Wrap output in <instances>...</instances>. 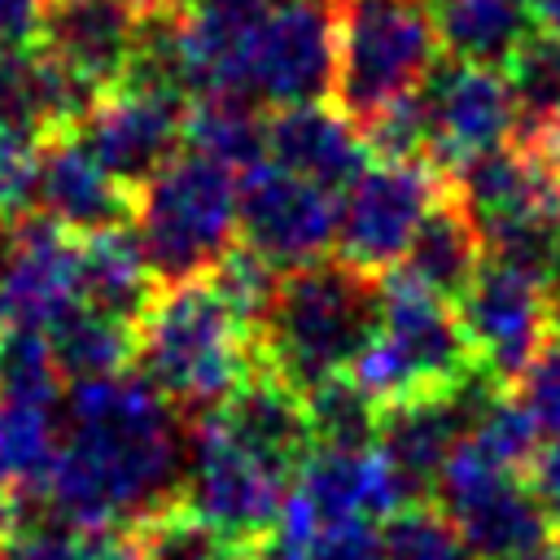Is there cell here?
Listing matches in <instances>:
<instances>
[{
	"mask_svg": "<svg viewBox=\"0 0 560 560\" xmlns=\"http://www.w3.org/2000/svg\"><path fill=\"white\" fill-rule=\"evenodd\" d=\"M267 153L276 166L324 184V188H350L368 171V136L363 127L337 105L311 101L289 105L267 118Z\"/></svg>",
	"mask_w": 560,
	"mask_h": 560,
	"instance_id": "cell-18",
	"label": "cell"
},
{
	"mask_svg": "<svg viewBox=\"0 0 560 560\" xmlns=\"http://www.w3.org/2000/svg\"><path fill=\"white\" fill-rule=\"evenodd\" d=\"M48 341H52L61 376H70V381L127 372V363L136 359V324L114 319V315H105V311H96L88 302L66 311L48 328Z\"/></svg>",
	"mask_w": 560,
	"mask_h": 560,
	"instance_id": "cell-25",
	"label": "cell"
},
{
	"mask_svg": "<svg viewBox=\"0 0 560 560\" xmlns=\"http://www.w3.org/2000/svg\"><path fill=\"white\" fill-rule=\"evenodd\" d=\"M83 560H140V551L122 534H83Z\"/></svg>",
	"mask_w": 560,
	"mask_h": 560,
	"instance_id": "cell-40",
	"label": "cell"
},
{
	"mask_svg": "<svg viewBox=\"0 0 560 560\" xmlns=\"http://www.w3.org/2000/svg\"><path fill=\"white\" fill-rule=\"evenodd\" d=\"M79 276H83V302L127 324H136L158 293L153 289L158 276L127 228L79 236Z\"/></svg>",
	"mask_w": 560,
	"mask_h": 560,
	"instance_id": "cell-23",
	"label": "cell"
},
{
	"mask_svg": "<svg viewBox=\"0 0 560 560\" xmlns=\"http://www.w3.org/2000/svg\"><path fill=\"white\" fill-rule=\"evenodd\" d=\"M438 508L464 534L472 560H521L551 542V516L529 486V472H516L464 438L433 481Z\"/></svg>",
	"mask_w": 560,
	"mask_h": 560,
	"instance_id": "cell-8",
	"label": "cell"
},
{
	"mask_svg": "<svg viewBox=\"0 0 560 560\" xmlns=\"http://www.w3.org/2000/svg\"><path fill=\"white\" fill-rule=\"evenodd\" d=\"M451 57L508 66L534 35V0H429Z\"/></svg>",
	"mask_w": 560,
	"mask_h": 560,
	"instance_id": "cell-24",
	"label": "cell"
},
{
	"mask_svg": "<svg viewBox=\"0 0 560 560\" xmlns=\"http://www.w3.org/2000/svg\"><path fill=\"white\" fill-rule=\"evenodd\" d=\"M455 306L472 341L477 368L490 372L499 385L516 381L525 363L542 350V341L556 332L551 280L490 254Z\"/></svg>",
	"mask_w": 560,
	"mask_h": 560,
	"instance_id": "cell-11",
	"label": "cell"
},
{
	"mask_svg": "<svg viewBox=\"0 0 560 560\" xmlns=\"http://www.w3.org/2000/svg\"><path fill=\"white\" fill-rule=\"evenodd\" d=\"M4 280H9V319L18 328L48 332L66 311L83 302L79 236L44 219L39 210H22L4 232Z\"/></svg>",
	"mask_w": 560,
	"mask_h": 560,
	"instance_id": "cell-17",
	"label": "cell"
},
{
	"mask_svg": "<svg viewBox=\"0 0 560 560\" xmlns=\"http://www.w3.org/2000/svg\"><path fill=\"white\" fill-rule=\"evenodd\" d=\"M136 241L162 284L214 271L241 232V175L206 153H175L136 188Z\"/></svg>",
	"mask_w": 560,
	"mask_h": 560,
	"instance_id": "cell-5",
	"label": "cell"
},
{
	"mask_svg": "<svg viewBox=\"0 0 560 560\" xmlns=\"http://www.w3.org/2000/svg\"><path fill=\"white\" fill-rule=\"evenodd\" d=\"M184 468L179 411L140 372L70 381L61 459L39 512L74 534H122L179 499Z\"/></svg>",
	"mask_w": 560,
	"mask_h": 560,
	"instance_id": "cell-1",
	"label": "cell"
},
{
	"mask_svg": "<svg viewBox=\"0 0 560 560\" xmlns=\"http://www.w3.org/2000/svg\"><path fill=\"white\" fill-rule=\"evenodd\" d=\"M293 481H298L293 472L262 459L245 442H236L219 416L192 420L179 499L206 521H214L219 529L245 542L267 538L293 494Z\"/></svg>",
	"mask_w": 560,
	"mask_h": 560,
	"instance_id": "cell-9",
	"label": "cell"
},
{
	"mask_svg": "<svg viewBox=\"0 0 560 560\" xmlns=\"http://www.w3.org/2000/svg\"><path fill=\"white\" fill-rule=\"evenodd\" d=\"M516 140L538 158V166H542V171L551 175V184L560 188V114H551V118L525 127Z\"/></svg>",
	"mask_w": 560,
	"mask_h": 560,
	"instance_id": "cell-39",
	"label": "cell"
},
{
	"mask_svg": "<svg viewBox=\"0 0 560 560\" xmlns=\"http://www.w3.org/2000/svg\"><path fill=\"white\" fill-rule=\"evenodd\" d=\"M223 429L245 442L249 451H258L262 459L280 464L284 472H302V464L319 451L315 442V420L306 407V394L298 385H289L280 372L258 368L219 411Z\"/></svg>",
	"mask_w": 560,
	"mask_h": 560,
	"instance_id": "cell-20",
	"label": "cell"
},
{
	"mask_svg": "<svg viewBox=\"0 0 560 560\" xmlns=\"http://www.w3.org/2000/svg\"><path fill=\"white\" fill-rule=\"evenodd\" d=\"M341 206L332 188L311 184L276 162H262L241 175V236L271 267L293 271L328 258L337 245Z\"/></svg>",
	"mask_w": 560,
	"mask_h": 560,
	"instance_id": "cell-13",
	"label": "cell"
},
{
	"mask_svg": "<svg viewBox=\"0 0 560 560\" xmlns=\"http://www.w3.org/2000/svg\"><path fill=\"white\" fill-rule=\"evenodd\" d=\"M0 394L61 402V368L48 332L39 328H4L0 332Z\"/></svg>",
	"mask_w": 560,
	"mask_h": 560,
	"instance_id": "cell-30",
	"label": "cell"
},
{
	"mask_svg": "<svg viewBox=\"0 0 560 560\" xmlns=\"http://www.w3.org/2000/svg\"><path fill=\"white\" fill-rule=\"evenodd\" d=\"M127 538L140 551V560H249L254 547L192 512L184 499L144 516L136 529H127Z\"/></svg>",
	"mask_w": 560,
	"mask_h": 560,
	"instance_id": "cell-27",
	"label": "cell"
},
{
	"mask_svg": "<svg viewBox=\"0 0 560 560\" xmlns=\"http://www.w3.org/2000/svg\"><path fill=\"white\" fill-rule=\"evenodd\" d=\"M442 31L429 0H337V105L363 127L438 70Z\"/></svg>",
	"mask_w": 560,
	"mask_h": 560,
	"instance_id": "cell-6",
	"label": "cell"
},
{
	"mask_svg": "<svg viewBox=\"0 0 560 560\" xmlns=\"http://www.w3.org/2000/svg\"><path fill=\"white\" fill-rule=\"evenodd\" d=\"M9 280H4V236H0V332L9 328Z\"/></svg>",
	"mask_w": 560,
	"mask_h": 560,
	"instance_id": "cell-43",
	"label": "cell"
},
{
	"mask_svg": "<svg viewBox=\"0 0 560 560\" xmlns=\"http://www.w3.org/2000/svg\"><path fill=\"white\" fill-rule=\"evenodd\" d=\"M512 96H516V114H521V131L560 114V44L547 35H529L512 61L503 66Z\"/></svg>",
	"mask_w": 560,
	"mask_h": 560,
	"instance_id": "cell-31",
	"label": "cell"
},
{
	"mask_svg": "<svg viewBox=\"0 0 560 560\" xmlns=\"http://www.w3.org/2000/svg\"><path fill=\"white\" fill-rule=\"evenodd\" d=\"M0 560H83V534L57 525L52 516H44L35 525L18 521Z\"/></svg>",
	"mask_w": 560,
	"mask_h": 560,
	"instance_id": "cell-35",
	"label": "cell"
},
{
	"mask_svg": "<svg viewBox=\"0 0 560 560\" xmlns=\"http://www.w3.org/2000/svg\"><path fill=\"white\" fill-rule=\"evenodd\" d=\"M31 175H35V144L0 127V210L31 206Z\"/></svg>",
	"mask_w": 560,
	"mask_h": 560,
	"instance_id": "cell-36",
	"label": "cell"
},
{
	"mask_svg": "<svg viewBox=\"0 0 560 560\" xmlns=\"http://www.w3.org/2000/svg\"><path fill=\"white\" fill-rule=\"evenodd\" d=\"M184 118H188L184 92L127 79L114 92H105L79 118L74 131L109 175H118L127 188H140L175 158V144L184 140Z\"/></svg>",
	"mask_w": 560,
	"mask_h": 560,
	"instance_id": "cell-14",
	"label": "cell"
},
{
	"mask_svg": "<svg viewBox=\"0 0 560 560\" xmlns=\"http://www.w3.org/2000/svg\"><path fill=\"white\" fill-rule=\"evenodd\" d=\"M48 0H0V52H31L44 35Z\"/></svg>",
	"mask_w": 560,
	"mask_h": 560,
	"instance_id": "cell-37",
	"label": "cell"
},
{
	"mask_svg": "<svg viewBox=\"0 0 560 560\" xmlns=\"http://www.w3.org/2000/svg\"><path fill=\"white\" fill-rule=\"evenodd\" d=\"M136 372L188 420L214 416L258 368L262 332L210 276L162 284L136 319Z\"/></svg>",
	"mask_w": 560,
	"mask_h": 560,
	"instance_id": "cell-2",
	"label": "cell"
},
{
	"mask_svg": "<svg viewBox=\"0 0 560 560\" xmlns=\"http://www.w3.org/2000/svg\"><path fill=\"white\" fill-rule=\"evenodd\" d=\"M477 368L459 306L420 280L389 271L381 276V324L350 368V381L385 411L411 398L446 394Z\"/></svg>",
	"mask_w": 560,
	"mask_h": 560,
	"instance_id": "cell-4",
	"label": "cell"
},
{
	"mask_svg": "<svg viewBox=\"0 0 560 560\" xmlns=\"http://www.w3.org/2000/svg\"><path fill=\"white\" fill-rule=\"evenodd\" d=\"M420 101L429 122V162L451 175L477 153L499 149L521 122L503 66H481L464 57L438 61V70L420 88Z\"/></svg>",
	"mask_w": 560,
	"mask_h": 560,
	"instance_id": "cell-12",
	"label": "cell"
},
{
	"mask_svg": "<svg viewBox=\"0 0 560 560\" xmlns=\"http://www.w3.org/2000/svg\"><path fill=\"white\" fill-rule=\"evenodd\" d=\"M381 324V280L341 258H319L280 276L262 319V359L302 394L346 376Z\"/></svg>",
	"mask_w": 560,
	"mask_h": 560,
	"instance_id": "cell-3",
	"label": "cell"
},
{
	"mask_svg": "<svg viewBox=\"0 0 560 560\" xmlns=\"http://www.w3.org/2000/svg\"><path fill=\"white\" fill-rule=\"evenodd\" d=\"M31 206L74 236H96L136 219V188L109 175L74 127L35 140Z\"/></svg>",
	"mask_w": 560,
	"mask_h": 560,
	"instance_id": "cell-16",
	"label": "cell"
},
{
	"mask_svg": "<svg viewBox=\"0 0 560 560\" xmlns=\"http://www.w3.org/2000/svg\"><path fill=\"white\" fill-rule=\"evenodd\" d=\"M13 529H18V503L9 494H0V556H4V547L13 538Z\"/></svg>",
	"mask_w": 560,
	"mask_h": 560,
	"instance_id": "cell-42",
	"label": "cell"
},
{
	"mask_svg": "<svg viewBox=\"0 0 560 560\" xmlns=\"http://www.w3.org/2000/svg\"><path fill=\"white\" fill-rule=\"evenodd\" d=\"M481 262H486V241H481L477 223L468 219V210L459 206V197L451 188L433 206V214L420 223L407 258L394 271L420 280L424 289H433V293H442L451 302H459L464 289L472 284V276L481 271Z\"/></svg>",
	"mask_w": 560,
	"mask_h": 560,
	"instance_id": "cell-21",
	"label": "cell"
},
{
	"mask_svg": "<svg viewBox=\"0 0 560 560\" xmlns=\"http://www.w3.org/2000/svg\"><path fill=\"white\" fill-rule=\"evenodd\" d=\"M512 398L525 407V416L538 424L542 438L560 442V328L542 341V350L512 381Z\"/></svg>",
	"mask_w": 560,
	"mask_h": 560,
	"instance_id": "cell-33",
	"label": "cell"
},
{
	"mask_svg": "<svg viewBox=\"0 0 560 560\" xmlns=\"http://www.w3.org/2000/svg\"><path fill=\"white\" fill-rule=\"evenodd\" d=\"M61 459V411L57 402L0 394V494L13 503L44 499Z\"/></svg>",
	"mask_w": 560,
	"mask_h": 560,
	"instance_id": "cell-22",
	"label": "cell"
},
{
	"mask_svg": "<svg viewBox=\"0 0 560 560\" xmlns=\"http://www.w3.org/2000/svg\"><path fill=\"white\" fill-rule=\"evenodd\" d=\"M551 306H556V328H560V249H556V267H551Z\"/></svg>",
	"mask_w": 560,
	"mask_h": 560,
	"instance_id": "cell-44",
	"label": "cell"
},
{
	"mask_svg": "<svg viewBox=\"0 0 560 560\" xmlns=\"http://www.w3.org/2000/svg\"><path fill=\"white\" fill-rule=\"evenodd\" d=\"M306 407L315 420V442L328 451H363L376 446L381 433V407L346 376H332L315 389H306Z\"/></svg>",
	"mask_w": 560,
	"mask_h": 560,
	"instance_id": "cell-28",
	"label": "cell"
},
{
	"mask_svg": "<svg viewBox=\"0 0 560 560\" xmlns=\"http://www.w3.org/2000/svg\"><path fill=\"white\" fill-rule=\"evenodd\" d=\"M521 560H560V542H547V547H538V551H529Z\"/></svg>",
	"mask_w": 560,
	"mask_h": 560,
	"instance_id": "cell-45",
	"label": "cell"
},
{
	"mask_svg": "<svg viewBox=\"0 0 560 560\" xmlns=\"http://www.w3.org/2000/svg\"><path fill=\"white\" fill-rule=\"evenodd\" d=\"M153 4L166 0H48L39 52L105 96L131 79Z\"/></svg>",
	"mask_w": 560,
	"mask_h": 560,
	"instance_id": "cell-15",
	"label": "cell"
},
{
	"mask_svg": "<svg viewBox=\"0 0 560 560\" xmlns=\"http://www.w3.org/2000/svg\"><path fill=\"white\" fill-rule=\"evenodd\" d=\"M184 140L192 153H206L236 175L262 166L267 153V118H258V105L236 96H197L188 101Z\"/></svg>",
	"mask_w": 560,
	"mask_h": 560,
	"instance_id": "cell-26",
	"label": "cell"
},
{
	"mask_svg": "<svg viewBox=\"0 0 560 560\" xmlns=\"http://www.w3.org/2000/svg\"><path fill=\"white\" fill-rule=\"evenodd\" d=\"M446 192L451 188L433 162H398V158L368 162V171L346 188L341 201L337 258L372 280L389 276L407 258L420 223L433 214V206Z\"/></svg>",
	"mask_w": 560,
	"mask_h": 560,
	"instance_id": "cell-10",
	"label": "cell"
},
{
	"mask_svg": "<svg viewBox=\"0 0 560 560\" xmlns=\"http://www.w3.org/2000/svg\"><path fill=\"white\" fill-rule=\"evenodd\" d=\"M328 92H337V0H276L245 39L223 96L289 109Z\"/></svg>",
	"mask_w": 560,
	"mask_h": 560,
	"instance_id": "cell-7",
	"label": "cell"
},
{
	"mask_svg": "<svg viewBox=\"0 0 560 560\" xmlns=\"http://www.w3.org/2000/svg\"><path fill=\"white\" fill-rule=\"evenodd\" d=\"M534 31L560 44V0H534Z\"/></svg>",
	"mask_w": 560,
	"mask_h": 560,
	"instance_id": "cell-41",
	"label": "cell"
},
{
	"mask_svg": "<svg viewBox=\"0 0 560 560\" xmlns=\"http://www.w3.org/2000/svg\"><path fill=\"white\" fill-rule=\"evenodd\" d=\"M529 486H534V494L542 499L551 525H560V442H551V446L538 451V459H534V468H529Z\"/></svg>",
	"mask_w": 560,
	"mask_h": 560,
	"instance_id": "cell-38",
	"label": "cell"
},
{
	"mask_svg": "<svg viewBox=\"0 0 560 560\" xmlns=\"http://www.w3.org/2000/svg\"><path fill=\"white\" fill-rule=\"evenodd\" d=\"M381 525L385 521H368V516L324 521L311 542V560H385Z\"/></svg>",
	"mask_w": 560,
	"mask_h": 560,
	"instance_id": "cell-34",
	"label": "cell"
},
{
	"mask_svg": "<svg viewBox=\"0 0 560 560\" xmlns=\"http://www.w3.org/2000/svg\"><path fill=\"white\" fill-rule=\"evenodd\" d=\"M0 223H4V210H0Z\"/></svg>",
	"mask_w": 560,
	"mask_h": 560,
	"instance_id": "cell-46",
	"label": "cell"
},
{
	"mask_svg": "<svg viewBox=\"0 0 560 560\" xmlns=\"http://www.w3.org/2000/svg\"><path fill=\"white\" fill-rule=\"evenodd\" d=\"M293 490L311 503V512L324 521H350V516H368V521H389L398 508L416 503L407 481L398 477V468L385 459L381 446H363V451H328L319 446Z\"/></svg>",
	"mask_w": 560,
	"mask_h": 560,
	"instance_id": "cell-19",
	"label": "cell"
},
{
	"mask_svg": "<svg viewBox=\"0 0 560 560\" xmlns=\"http://www.w3.org/2000/svg\"><path fill=\"white\" fill-rule=\"evenodd\" d=\"M486 455H494L499 464H508V468H516V472H529L534 468V459H538V442H542V433H538V424L525 416V407L516 402V398H494L486 411H481V420H477V429L468 433Z\"/></svg>",
	"mask_w": 560,
	"mask_h": 560,
	"instance_id": "cell-32",
	"label": "cell"
},
{
	"mask_svg": "<svg viewBox=\"0 0 560 560\" xmlns=\"http://www.w3.org/2000/svg\"><path fill=\"white\" fill-rule=\"evenodd\" d=\"M385 560H472L464 534L438 503H407L381 525Z\"/></svg>",
	"mask_w": 560,
	"mask_h": 560,
	"instance_id": "cell-29",
	"label": "cell"
}]
</instances>
